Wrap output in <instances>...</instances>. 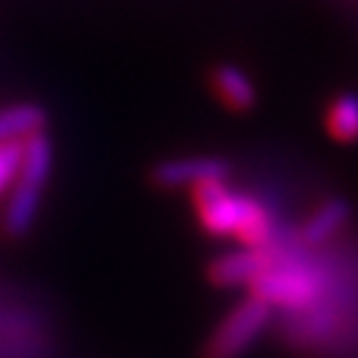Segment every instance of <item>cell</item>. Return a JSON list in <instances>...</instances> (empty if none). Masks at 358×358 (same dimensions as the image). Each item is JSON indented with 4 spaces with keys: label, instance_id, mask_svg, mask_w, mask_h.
<instances>
[{
    "label": "cell",
    "instance_id": "6da1fadb",
    "mask_svg": "<svg viewBox=\"0 0 358 358\" xmlns=\"http://www.w3.org/2000/svg\"><path fill=\"white\" fill-rule=\"evenodd\" d=\"M192 202L202 229L213 236H234L242 247H266L271 236V215L257 199L226 186V180L207 183L192 192Z\"/></svg>",
    "mask_w": 358,
    "mask_h": 358
},
{
    "label": "cell",
    "instance_id": "7a4b0ae2",
    "mask_svg": "<svg viewBox=\"0 0 358 358\" xmlns=\"http://www.w3.org/2000/svg\"><path fill=\"white\" fill-rule=\"evenodd\" d=\"M53 170V143L45 130H40L35 136H29L22 149V165L16 173L0 226L6 231V236L22 239L27 236L40 213V199L45 192V183L51 178Z\"/></svg>",
    "mask_w": 358,
    "mask_h": 358
},
{
    "label": "cell",
    "instance_id": "3957f363",
    "mask_svg": "<svg viewBox=\"0 0 358 358\" xmlns=\"http://www.w3.org/2000/svg\"><path fill=\"white\" fill-rule=\"evenodd\" d=\"M252 297L263 300L271 308H289L303 310L313 306L324 292V276L306 263H273L250 284Z\"/></svg>",
    "mask_w": 358,
    "mask_h": 358
},
{
    "label": "cell",
    "instance_id": "277c9868",
    "mask_svg": "<svg viewBox=\"0 0 358 358\" xmlns=\"http://www.w3.org/2000/svg\"><path fill=\"white\" fill-rule=\"evenodd\" d=\"M273 308L257 297H244L220 319L205 345V358H242L271 324Z\"/></svg>",
    "mask_w": 358,
    "mask_h": 358
},
{
    "label": "cell",
    "instance_id": "5b68a950",
    "mask_svg": "<svg viewBox=\"0 0 358 358\" xmlns=\"http://www.w3.org/2000/svg\"><path fill=\"white\" fill-rule=\"evenodd\" d=\"M231 173V165L220 157H176V159H165L159 165H154L152 180L159 189H199L207 183H217L226 180Z\"/></svg>",
    "mask_w": 358,
    "mask_h": 358
},
{
    "label": "cell",
    "instance_id": "8992f818",
    "mask_svg": "<svg viewBox=\"0 0 358 358\" xmlns=\"http://www.w3.org/2000/svg\"><path fill=\"white\" fill-rule=\"evenodd\" d=\"M268 263L271 255L266 252V247H242L226 255H217L210 263L207 276L217 287H250L268 268Z\"/></svg>",
    "mask_w": 358,
    "mask_h": 358
},
{
    "label": "cell",
    "instance_id": "52a82bcc",
    "mask_svg": "<svg viewBox=\"0 0 358 358\" xmlns=\"http://www.w3.org/2000/svg\"><path fill=\"white\" fill-rule=\"evenodd\" d=\"M217 101L231 112H250L257 103L255 80L236 64H217L210 75Z\"/></svg>",
    "mask_w": 358,
    "mask_h": 358
},
{
    "label": "cell",
    "instance_id": "ba28073f",
    "mask_svg": "<svg viewBox=\"0 0 358 358\" xmlns=\"http://www.w3.org/2000/svg\"><path fill=\"white\" fill-rule=\"evenodd\" d=\"M45 109L38 103H13L0 109V143L27 141L40 130H45Z\"/></svg>",
    "mask_w": 358,
    "mask_h": 358
},
{
    "label": "cell",
    "instance_id": "9c48e42d",
    "mask_svg": "<svg viewBox=\"0 0 358 358\" xmlns=\"http://www.w3.org/2000/svg\"><path fill=\"white\" fill-rule=\"evenodd\" d=\"M348 217H350V207H348L345 199H329L308 217L300 236L310 247H319V244L329 242L334 234L345 226Z\"/></svg>",
    "mask_w": 358,
    "mask_h": 358
},
{
    "label": "cell",
    "instance_id": "30bf717a",
    "mask_svg": "<svg viewBox=\"0 0 358 358\" xmlns=\"http://www.w3.org/2000/svg\"><path fill=\"white\" fill-rule=\"evenodd\" d=\"M327 130L329 136L343 143H350L358 138V96L343 93L337 96L327 109Z\"/></svg>",
    "mask_w": 358,
    "mask_h": 358
},
{
    "label": "cell",
    "instance_id": "8fae6325",
    "mask_svg": "<svg viewBox=\"0 0 358 358\" xmlns=\"http://www.w3.org/2000/svg\"><path fill=\"white\" fill-rule=\"evenodd\" d=\"M22 149L24 141H8L0 143V199L11 192L19 165H22Z\"/></svg>",
    "mask_w": 358,
    "mask_h": 358
}]
</instances>
